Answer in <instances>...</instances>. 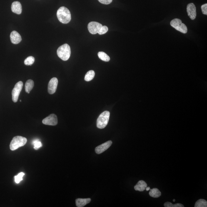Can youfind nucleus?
<instances>
[{"mask_svg":"<svg viewBox=\"0 0 207 207\" xmlns=\"http://www.w3.org/2000/svg\"><path fill=\"white\" fill-rule=\"evenodd\" d=\"M23 86V83L22 81H19L16 83L14 89H13L12 93V101L14 103H16L18 101L19 94L22 90Z\"/></svg>","mask_w":207,"mask_h":207,"instance_id":"423d86ee","label":"nucleus"},{"mask_svg":"<svg viewBox=\"0 0 207 207\" xmlns=\"http://www.w3.org/2000/svg\"><path fill=\"white\" fill-rule=\"evenodd\" d=\"M173 202H175V199L173 200Z\"/></svg>","mask_w":207,"mask_h":207,"instance_id":"c85d7f7f","label":"nucleus"},{"mask_svg":"<svg viewBox=\"0 0 207 207\" xmlns=\"http://www.w3.org/2000/svg\"><path fill=\"white\" fill-rule=\"evenodd\" d=\"M147 187V185L146 182L143 180H140L134 186V189L136 191H143L146 189Z\"/></svg>","mask_w":207,"mask_h":207,"instance_id":"4468645a","label":"nucleus"},{"mask_svg":"<svg viewBox=\"0 0 207 207\" xmlns=\"http://www.w3.org/2000/svg\"><path fill=\"white\" fill-rule=\"evenodd\" d=\"M109 112L105 111L100 115L97 121V127L100 129L104 128L108 125L109 121Z\"/></svg>","mask_w":207,"mask_h":207,"instance_id":"20e7f679","label":"nucleus"},{"mask_svg":"<svg viewBox=\"0 0 207 207\" xmlns=\"http://www.w3.org/2000/svg\"><path fill=\"white\" fill-rule=\"evenodd\" d=\"M33 86H34V82L33 80L31 79L27 80L25 84V90L26 93L29 94L30 92L32 89Z\"/></svg>","mask_w":207,"mask_h":207,"instance_id":"f3484780","label":"nucleus"},{"mask_svg":"<svg viewBox=\"0 0 207 207\" xmlns=\"http://www.w3.org/2000/svg\"><path fill=\"white\" fill-rule=\"evenodd\" d=\"M102 25L96 22H91L88 25V29L89 32L92 34H96L98 33Z\"/></svg>","mask_w":207,"mask_h":207,"instance_id":"0eeeda50","label":"nucleus"},{"mask_svg":"<svg viewBox=\"0 0 207 207\" xmlns=\"http://www.w3.org/2000/svg\"><path fill=\"white\" fill-rule=\"evenodd\" d=\"M20 102H22V100H20Z\"/></svg>","mask_w":207,"mask_h":207,"instance_id":"c756f323","label":"nucleus"},{"mask_svg":"<svg viewBox=\"0 0 207 207\" xmlns=\"http://www.w3.org/2000/svg\"><path fill=\"white\" fill-rule=\"evenodd\" d=\"M98 56L100 59L103 61L108 62L110 61V57L106 53L103 51H100L98 53Z\"/></svg>","mask_w":207,"mask_h":207,"instance_id":"a211bd4d","label":"nucleus"},{"mask_svg":"<svg viewBox=\"0 0 207 207\" xmlns=\"http://www.w3.org/2000/svg\"><path fill=\"white\" fill-rule=\"evenodd\" d=\"M58 84V80L56 78H53L50 80L48 85V92L50 94H54L56 91Z\"/></svg>","mask_w":207,"mask_h":207,"instance_id":"1a4fd4ad","label":"nucleus"},{"mask_svg":"<svg viewBox=\"0 0 207 207\" xmlns=\"http://www.w3.org/2000/svg\"><path fill=\"white\" fill-rule=\"evenodd\" d=\"M164 206L165 207H183V205L180 203H177L173 205L169 202H166L164 204Z\"/></svg>","mask_w":207,"mask_h":207,"instance_id":"4be33fe9","label":"nucleus"},{"mask_svg":"<svg viewBox=\"0 0 207 207\" xmlns=\"http://www.w3.org/2000/svg\"><path fill=\"white\" fill-rule=\"evenodd\" d=\"M35 61V58L32 56H28L25 60L24 63L26 65L31 66Z\"/></svg>","mask_w":207,"mask_h":207,"instance_id":"412c9836","label":"nucleus"},{"mask_svg":"<svg viewBox=\"0 0 207 207\" xmlns=\"http://www.w3.org/2000/svg\"><path fill=\"white\" fill-rule=\"evenodd\" d=\"M26 142L27 139L24 137L20 136L15 137L10 143V149L12 151H15L20 147L24 146L26 144Z\"/></svg>","mask_w":207,"mask_h":207,"instance_id":"7ed1b4c3","label":"nucleus"},{"mask_svg":"<svg viewBox=\"0 0 207 207\" xmlns=\"http://www.w3.org/2000/svg\"><path fill=\"white\" fill-rule=\"evenodd\" d=\"M187 12L190 19L194 20L196 17V7L193 3L189 4L187 6Z\"/></svg>","mask_w":207,"mask_h":207,"instance_id":"9d476101","label":"nucleus"},{"mask_svg":"<svg viewBox=\"0 0 207 207\" xmlns=\"http://www.w3.org/2000/svg\"><path fill=\"white\" fill-rule=\"evenodd\" d=\"M112 142L111 141L106 142L100 146L97 147L95 148V152L97 154H101L107 150L112 144Z\"/></svg>","mask_w":207,"mask_h":207,"instance_id":"9b49d317","label":"nucleus"},{"mask_svg":"<svg viewBox=\"0 0 207 207\" xmlns=\"http://www.w3.org/2000/svg\"><path fill=\"white\" fill-rule=\"evenodd\" d=\"M91 201L90 198H78L76 200V206L78 207H84L86 205L88 204Z\"/></svg>","mask_w":207,"mask_h":207,"instance_id":"2eb2a0df","label":"nucleus"},{"mask_svg":"<svg viewBox=\"0 0 207 207\" xmlns=\"http://www.w3.org/2000/svg\"><path fill=\"white\" fill-rule=\"evenodd\" d=\"M108 28L106 26H103L98 31V33L99 35L104 34L105 33L108 32Z\"/></svg>","mask_w":207,"mask_h":207,"instance_id":"393cba45","label":"nucleus"},{"mask_svg":"<svg viewBox=\"0 0 207 207\" xmlns=\"http://www.w3.org/2000/svg\"><path fill=\"white\" fill-rule=\"evenodd\" d=\"M100 3L108 5L112 2L113 0H98Z\"/></svg>","mask_w":207,"mask_h":207,"instance_id":"bb28decb","label":"nucleus"},{"mask_svg":"<svg viewBox=\"0 0 207 207\" xmlns=\"http://www.w3.org/2000/svg\"><path fill=\"white\" fill-rule=\"evenodd\" d=\"M170 25L173 27L180 32L183 33L187 32L188 29L187 26L182 22L181 20L178 19H173L170 22Z\"/></svg>","mask_w":207,"mask_h":207,"instance_id":"39448f33","label":"nucleus"},{"mask_svg":"<svg viewBox=\"0 0 207 207\" xmlns=\"http://www.w3.org/2000/svg\"><path fill=\"white\" fill-rule=\"evenodd\" d=\"M57 53L58 57L63 60H68L70 56V47L67 44L63 45L58 48Z\"/></svg>","mask_w":207,"mask_h":207,"instance_id":"f03ea898","label":"nucleus"},{"mask_svg":"<svg viewBox=\"0 0 207 207\" xmlns=\"http://www.w3.org/2000/svg\"><path fill=\"white\" fill-rule=\"evenodd\" d=\"M25 174L23 172H21L19 173L17 176H15V181L16 183H19L22 180H23V177Z\"/></svg>","mask_w":207,"mask_h":207,"instance_id":"5701e85b","label":"nucleus"},{"mask_svg":"<svg viewBox=\"0 0 207 207\" xmlns=\"http://www.w3.org/2000/svg\"><path fill=\"white\" fill-rule=\"evenodd\" d=\"M57 16L58 20L63 24H68L71 21V13L69 10L65 7H61L58 9Z\"/></svg>","mask_w":207,"mask_h":207,"instance_id":"f257e3e1","label":"nucleus"},{"mask_svg":"<svg viewBox=\"0 0 207 207\" xmlns=\"http://www.w3.org/2000/svg\"><path fill=\"white\" fill-rule=\"evenodd\" d=\"M201 9L203 14L205 15H207V4H205L201 6Z\"/></svg>","mask_w":207,"mask_h":207,"instance_id":"a878e982","label":"nucleus"},{"mask_svg":"<svg viewBox=\"0 0 207 207\" xmlns=\"http://www.w3.org/2000/svg\"><path fill=\"white\" fill-rule=\"evenodd\" d=\"M149 194L152 197L154 198H159L161 196V193L160 190L157 188H154L152 189H150Z\"/></svg>","mask_w":207,"mask_h":207,"instance_id":"dca6fc26","label":"nucleus"},{"mask_svg":"<svg viewBox=\"0 0 207 207\" xmlns=\"http://www.w3.org/2000/svg\"><path fill=\"white\" fill-rule=\"evenodd\" d=\"M195 207H207V202L204 199H200L198 200L195 203Z\"/></svg>","mask_w":207,"mask_h":207,"instance_id":"aec40b11","label":"nucleus"},{"mask_svg":"<svg viewBox=\"0 0 207 207\" xmlns=\"http://www.w3.org/2000/svg\"><path fill=\"white\" fill-rule=\"evenodd\" d=\"M10 38L12 43L14 44H17L21 42L22 37L19 33L16 31H13L11 33Z\"/></svg>","mask_w":207,"mask_h":207,"instance_id":"f8f14e48","label":"nucleus"},{"mask_svg":"<svg viewBox=\"0 0 207 207\" xmlns=\"http://www.w3.org/2000/svg\"><path fill=\"white\" fill-rule=\"evenodd\" d=\"M95 73L93 70H90L88 71L85 75L84 80L86 81H89L94 78Z\"/></svg>","mask_w":207,"mask_h":207,"instance_id":"6ab92c4d","label":"nucleus"},{"mask_svg":"<svg viewBox=\"0 0 207 207\" xmlns=\"http://www.w3.org/2000/svg\"><path fill=\"white\" fill-rule=\"evenodd\" d=\"M33 145L34 146V148L36 150H38L42 146V143L39 140H36L33 142Z\"/></svg>","mask_w":207,"mask_h":207,"instance_id":"b1692460","label":"nucleus"},{"mask_svg":"<svg viewBox=\"0 0 207 207\" xmlns=\"http://www.w3.org/2000/svg\"><path fill=\"white\" fill-rule=\"evenodd\" d=\"M150 189H151V188H150V187H147L146 190L147 191H149V190H150Z\"/></svg>","mask_w":207,"mask_h":207,"instance_id":"cd10ccee","label":"nucleus"},{"mask_svg":"<svg viewBox=\"0 0 207 207\" xmlns=\"http://www.w3.org/2000/svg\"><path fill=\"white\" fill-rule=\"evenodd\" d=\"M12 11L17 14H21L22 12V6L19 1H15L12 3L11 6Z\"/></svg>","mask_w":207,"mask_h":207,"instance_id":"ddd939ff","label":"nucleus"},{"mask_svg":"<svg viewBox=\"0 0 207 207\" xmlns=\"http://www.w3.org/2000/svg\"><path fill=\"white\" fill-rule=\"evenodd\" d=\"M42 123L45 125L56 126L58 123L57 118L55 114H51L43 119Z\"/></svg>","mask_w":207,"mask_h":207,"instance_id":"6e6552de","label":"nucleus"}]
</instances>
